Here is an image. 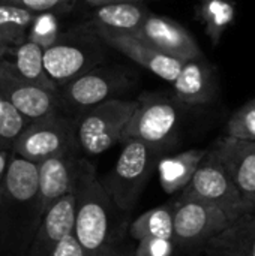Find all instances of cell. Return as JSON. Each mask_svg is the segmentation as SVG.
Masks as SVG:
<instances>
[{
    "label": "cell",
    "instance_id": "obj_1",
    "mask_svg": "<svg viewBox=\"0 0 255 256\" xmlns=\"http://www.w3.org/2000/svg\"><path fill=\"white\" fill-rule=\"evenodd\" d=\"M111 206L114 204L98 178L95 166L80 159L75 182V220L72 234L89 256H95L108 248Z\"/></svg>",
    "mask_w": 255,
    "mask_h": 256
},
{
    "label": "cell",
    "instance_id": "obj_2",
    "mask_svg": "<svg viewBox=\"0 0 255 256\" xmlns=\"http://www.w3.org/2000/svg\"><path fill=\"white\" fill-rule=\"evenodd\" d=\"M122 144L116 165L102 184L119 210L131 212L155 172L164 150L140 140H126Z\"/></svg>",
    "mask_w": 255,
    "mask_h": 256
},
{
    "label": "cell",
    "instance_id": "obj_3",
    "mask_svg": "<svg viewBox=\"0 0 255 256\" xmlns=\"http://www.w3.org/2000/svg\"><path fill=\"white\" fill-rule=\"evenodd\" d=\"M140 100L111 98L81 111L75 123L78 148L90 156H98L114 147L138 108Z\"/></svg>",
    "mask_w": 255,
    "mask_h": 256
},
{
    "label": "cell",
    "instance_id": "obj_4",
    "mask_svg": "<svg viewBox=\"0 0 255 256\" xmlns=\"http://www.w3.org/2000/svg\"><path fill=\"white\" fill-rule=\"evenodd\" d=\"M77 148L75 123L57 111L29 122L12 144L15 154L36 164L54 156L74 154Z\"/></svg>",
    "mask_w": 255,
    "mask_h": 256
},
{
    "label": "cell",
    "instance_id": "obj_5",
    "mask_svg": "<svg viewBox=\"0 0 255 256\" xmlns=\"http://www.w3.org/2000/svg\"><path fill=\"white\" fill-rule=\"evenodd\" d=\"M180 200H195L216 206L231 220L246 213L236 186L213 148L207 150L191 182L182 189Z\"/></svg>",
    "mask_w": 255,
    "mask_h": 256
},
{
    "label": "cell",
    "instance_id": "obj_6",
    "mask_svg": "<svg viewBox=\"0 0 255 256\" xmlns=\"http://www.w3.org/2000/svg\"><path fill=\"white\" fill-rule=\"evenodd\" d=\"M140 105L126 124L122 141L140 140L147 144L165 148L174 140L180 123V102L164 96L138 99Z\"/></svg>",
    "mask_w": 255,
    "mask_h": 256
},
{
    "label": "cell",
    "instance_id": "obj_7",
    "mask_svg": "<svg viewBox=\"0 0 255 256\" xmlns=\"http://www.w3.org/2000/svg\"><path fill=\"white\" fill-rule=\"evenodd\" d=\"M231 219L216 206L179 200L173 208V242L183 248H204Z\"/></svg>",
    "mask_w": 255,
    "mask_h": 256
},
{
    "label": "cell",
    "instance_id": "obj_8",
    "mask_svg": "<svg viewBox=\"0 0 255 256\" xmlns=\"http://www.w3.org/2000/svg\"><path fill=\"white\" fill-rule=\"evenodd\" d=\"M213 150L224 164L246 213H255V142L219 138Z\"/></svg>",
    "mask_w": 255,
    "mask_h": 256
},
{
    "label": "cell",
    "instance_id": "obj_9",
    "mask_svg": "<svg viewBox=\"0 0 255 256\" xmlns=\"http://www.w3.org/2000/svg\"><path fill=\"white\" fill-rule=\"evenodd\" d=\"M95 33L108 46L125 54L134 63L140 64L141 68L147 69L149 72L155 74L164 81L173 82L183 66V60H179L156 50L150 44L144 42L143 39L131 33L110 32L98 27H95Z\"/></svg>",
    "mask_w": 255,
    "mask_h": 256
},
{
    "label": "cell",
    "instance_id": "obj_10",
    "mask_svg": "<svg viewBox=\"0 0 255 256\" xmlns=\"http://www.w3.org/2000/svg\"><path fill=\"white\" fill-rule=\"evenodd\" d=\"M0 96L30 122L57 111V94L24 81L5 58L0 60Z\"/></svg>",
    "mask_w": 255,
    "mask_h": 256
},
{
    "label": "cell",
    "instance_id": "obj_11",
    "mask_svg": "<svg viewBox=\"0 0 255 256\" xmlns=\"http://www.w3.org/2000/svg\"><path fill=\"white\" fill-rule=\"evenodd\" d=\"M134 36L183 62L203 56L194 36L180 22L167 16L155 15L152 12L147 15Z\"/></svg>",
    "mask_w": 255,
    "mask_h": 256
},
{
    "label": "cell",
    "instance_id": "obj_12",
    "mask_svg": "<svg viewBox=\"0 0 255 256\" xmlns=\"http://www.w3.org/2000/svg\"><path fill=\"white\" fill-rule=\"evenodd\" d=\"M126 84L128 81L119 70L92 68L63 86V99L72 108L84 111L114 98Z\"/></svg>",
    "mask_w": 255,
    "mask_h": 256
},
{
    "label": "cell",
    "instance_id": "obj_13",
    "mask_svg": "<svg viewBox=\"0 0 255 256\" xmlns=\"http://www.w3.org/2000/svg\"><path fill=\"white\" fill-rule=\"evenodd\" d=\"M80 159L74 154L48 158L38 164L39 188H38V213H44L62 196L72 192L77 182Z\"/></svg>",
    "mask_w": 255,
    "mask_h": 256
},
{
    "label": "cell",
    "instance_id": "obj_14",
    "mask_svg": "<svg viewBox=\"0 0 255 256\" xmlns=\"http://www.w3.org/2000/svg\"><path fill=\"white\" fill-rule=\"evenodd\" d=\"M96 48L78 42H57L44 50V68L56 86H65L75 76L95 68Z\"/></svg>",
    "mask_w": 255,
    "mask_h": 256
},
{
    "label": "cell",
    "instance_id": "obj_15",
    "mask_svg": "<svg viewBox=\"0 0 255 256\" xmlns=\"http://www.w3.org/2000/svg\"><path fill=\"white\" fill-rule=\"evenodd\" d=\"M75 220V188L72 192L54 202L42 216L39 230L27 256H48L51 250L74 231Z\"/></svg>",
    "mask_w": 255,
    "mask_h": 256
},
{
    "label": "cell",
    "instance_id": "obj_16",
    "mask_svg": "<svg viewBox=\"0 0 255 256\" xmlns=\"http://www.w3.org/2000/svg\"><path fill=\"white\" fill-rule=\"evenodd\" d=\"M171 84L174 98L182 105L209 104L213 100L218 88L215 70L203 56L185 60L179 75Z\"/></svg>",
    "mask_w": 255,
    "mask_h": 256
},
{
    "label": "cell",
    "instance_id": "obj_17",
    "mask_svg": "<svg viewBox=\"0 0 255 256\" xmlns=\"http://www.w3.org/2000/svg\"><path fill=\"white\" fill-rule=\"evenodd\" d=\"M209 256H255V213H243L204 244Z\"/></svg>",
    "mask_w": 255,
    "mask_h": 256
},
{
    "label": "cell",
    "instance_id": "obj_18",
    "mask_svg": "<svg viewBox=\"0 0 255 256\" xmlns=\"http://www.w3.org/2000/svg\"><path fill=\"white\" fill-rule=\"evenodd\" d=\"M39 188L38 164L18 154L9 158L5 176L2 178V190L17 202H29L36 200Z\"/></svg>",
    "mask_w": 255,
    "mask_h": 256
},
{
    "label": "cell",
    "instance_id": "obj_19",
    "mask_svg": "<svg viewBox=\"0 0 255 256\" xmlns=\"http://www.w3.org/2000/svg\"><path fill=\"white\" fill-rule=\"evenodd\" d=\"M207 150H186L174 156L161 158L158 162V176L161 188L165 194L171 195L182 190L192 178L200 162L206 156Z\"/></svg>",
    "mask_w": 255,
    "mask_h": 256
},
{
    "label": "cell",
    "instance_id": "obj_20",
    "mask_svg": "<svg viewBox=\"0 0 255 256\" xmlns=\"http://www.w3.org/2000/svg\"><path fill=\"white\" fill-rule=\"evenodd\" d=\"M147 10L141 2H125L99 6L93 12V27L134 34L147 18Z\"/></svg>",
    "mask_w": 255,
    "mask_h": 256
},
{
    "label": "cell",
    "instance_id": "obj_21",
    "mask_svg": "<svg viewBox=\"0 0 255 256\" xmlns=\"http://www.w3.org/2000/svg\"><path fill=\"white\" fill-rule=\"evenodd\" d=\"M11 64L15 74L24 81L57 94L59 86H56L45 72L44 48H41L39 45L30 40H23L21 44H18L14 51V60L11 62Z\"/></svg>",
    "mask_w": 255,
    "mask_h": 256
},
{
    "label": "cell",
    "instance_id": "obj_22",
    "mask_svg": "<svg viewBox=\"0 0 255 256\" xmlns=\"http://www.w3.org/2000/svg\"><path fill=\"white\" fill-rule=\"evenodd\" d=\"M237 9L233 0H200L198 18L204 24V32L216 46L225 30L236 20Z\"/></svg>",
    "mask_w": 255,
    "mask_h": 256
},
{
    "label": "cell",
    "instance_id": "obj_23",
    "mask_svg": "<svg viewBox=\"0 0 255 256\" xmlns=\"http://www.w3.org/2000/svg\"><path fill=\"white\" fill-rule=\"evenodd\" d=\"M129 234L135 240H143V238L173 240V208L156 207L143 213L131 224Z\"/></svg>",
    "mask_w": 255,
    "mask_h": 256
},
{
    "label": "cell",
    "instance_id": "obj_24",
    "mask_svg": "<svg viewBox=\"0 0 255 256\" xmlns=\"http://www.w3.org/2000/svg\"><path fill=\"white\" fill-rule=\"evenodd\" d=\"M33 12L0 3V45H18L27 36V32L35 20Z\"/></svg>",
    "mask_w": 255,
    "mask_h": 256
},
{
    "label": "cell",
    "instance_id": "obj_25",
    "mask_svg": "<svg viewBox=\"0 0 255 256\" xmlns=\"http://www.w3.org/2000/svg\"><path fill=\"white\" fill-rule=\"evenodd\" d=\"M225 135L255 142V98L233 112L227 122Z\"/></svg>",
    "mask_w": 255,
    "mask_h": 256
},
{
    "label": "cell",
    "instance_id": "obj_26",
    "mask_svg": "<svg viewBox=\"0 0 255 256\" xmlns=\"http://www.w3.org/2000/svg\"><path fill=\"white\" fill-rule=\"evenodd\" d=\"M27 120L14 105L2 98L0 102V146H11L29 124Z\"/></svg>",
    "mask_w": 255,
    "mask_h": 256
},
{
    "label": "cell",
    "instance_id": "obj_27",
    "mask_svg": "<svg viewBox=\"0 0 255 256\" xmlns=\"http://www.w3.org/2000/svg\"><path fill=\"white\" fill-rule=\"evenodd\" d=\"M27 40L47 50L59 39L57 20L51 12H41L35 15V20L27 32Z\"/></svg>",
    "mask_w": 255,
    "mask_h": 256
},
{
    "label": "cell",
    "instance_id": "obj_28",
    "mask_svg": "<svg viewBox=\"0 0 255 256\" xmlns=\"http://www.w3.org/2000/svg\"><path fill=\"white\" fill-rule=\"evenodd\" d=\"M0 3L14 4L27 9L33 14L53 12L57 9H66L75 3V0H0Z\"/></svg>",
    "mask_w": 255,
    "mask_h": 256
},
{
    "label": "cell",
    "instance_id": "obj_29",
    "mask_svg": "<svg viewBox=\"0 0 255 256\" xmlns=\"http://www.w3.org/2000/svg\"><path fill=\"white\" fill-rule=\"evenodd\" d=\"M174 246V242L167 238H143L138 240L134 256H171Z\"/></svg>",
    "mask_w": 255,
    "mask_h": 256
},
{
    "label": "cell",
    "instance_id": "obj_30",
    "mask_svg": "<svg viewBox=\"0 0 255 256\" xmlns=\"http://www.w3.org/2000/svg\"><path fill=\"white\" fill-rule=\"evenodd\" d=\"M48 256H89L74 234H68Z\"/></svg>",
    "mask_w": 255,
    "mask_h": 256
},
{
    "label": "cell",
    "instance_id": "obj_31",
    "mask_svg": "<svg viewBox=\"0 0 255 256\" xmlns=\"http://www.w3.org/2000/svg\"><path fill=\"white\" fill-rule=\"evenodd\" d=\"M125 2H143V0H86L93 8L105 6V4H113V3H125Z\"/></svg>",
    "mask_w": 255,
    "mask_h": 256
},
{
    "label": "cell",
    "instance_id": "obj_32",
    "mask_svg": "<svg viewBox=\"0 0 255 256\" xmlns=\"http://www.w3.org/2000/svg\"><path fill=\"white\" fill-rule=\"evenodd\" d=\"M8 162H9V153H8L5 148H0V180H2L3 176H5Z\"/></svg>",
    "mask_w": 255,
    "mask_h": 256
},
{
    "label": "cell",
    "instance_id": "obj_33",
    "mask_svg": "<svg viewBox=\"0 0 255 256\" xmlns=\"http://www.w3.org/2000/svg\"><path fill=\"white\" fill-rule=\"evenodd\" d=\"M95 256H120V255H119V254H116L114 250H111L110 248H105L104 250L98 252Z\"/></svg>",
    "mask_w": 255,
    "mask_h": 256
},
{
    "label": "cell",
    "instance_id": "obj_34",
    "mask_svg": "<svg viewBox=\"0 0 255 256\" xmlns=\"http://www.w3.org/2000/svg\"><path fill=\"white\" fill-rule=\"evenodd\" d=\"M9 48L11 46H8V45H0V60L5 58V56L9 52Z\"/></svg>",
    "mask_w": 255,
    "mask_h": 256
},
{
    "label": "cell",
    "instance_id": "obj_35",
    "mask_svg": "<svg viewBox=\"0 0 255 256\" xmlns=\"http://www.w3.org/2000/svg\"><path fill=\"white\" fill-rule=\"evenodd\" d=\"M2 192H3V190H2V180H0V195H2Z\"/></svg>",
    "mask_w": 255,
    "mask_h": 256
},
{
    "label": "cell",
    "instance_id": "obj_36",
    "mask_svg": "<svg viewBox=\"0 0 255 256\" xmlns=\"http://www.w3.org/2000/svg\"><path fill=\"white\" fill-rule=\"evenodd\" d=\"M0 148H3V147H2V146H0Z\"/></svg>",
    "mask_w": 255,
    "mask_h": 256
}]
</instances>
